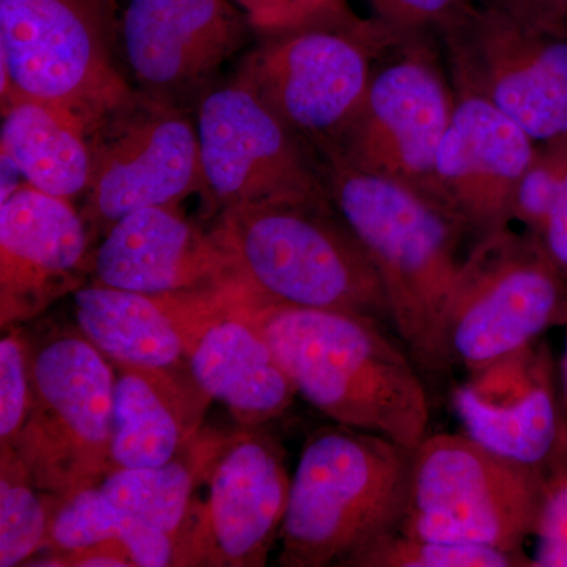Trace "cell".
<instances>
[{
  "label": "cell",
  "mask_w": 567,
  "mask_h": 567,
  "mask_svg": "<svg viewBox=\"0 0 567 567\" xmlns=\"http://www.w3.org/2000/svg\"><path fill=\"white\" fill-rule=\"evenodd\" d=\"M210 230L235 278L265 298L391 319L382 279L333 204L229 208L216 215Z\"/></svg>",
  "instance_id": "obj_5"
},
{
  "label": "cell",
  "mask_w": 567,
  "mask_h": 567,
  "mask_svg": "<svg viewBox=\"0 0 567 567\" xmlns=\"http://www.w3.org/2000/svg\"><path fill=\"white\" fill-rule=\"evenodd\" d=\"M565 275L536 235L506 227L476 240L447 308L450 364L472 374L535 344L565 311Z\"/></svg>",
  "instance_id": "obj_10"
},
{
  "label": "cell",
  "mask_w": 567,
  "mask_h": 567,
  "mask_svg": "<svg viewBox=\"0 0 567 567\" xmlns=\"http://www.w3.org/2000/svg\"><path fill=\"white\" fill-rule=\"evenodd\" d=\"M200 194L218 215L256 205H330L322 158L248 89L213 87L196 104Z\"/></svg>",
  "instance_id": "obj_11"
},
{
  "label": "cell",
  "mask_w": 567,
  "mask_h": 567,
  "mask_svg": "<svg viewBox=\"0 0 567 567\" xmlns=\"http://www.w3.org/2000/svg\"><path fill=\"white\" fill-rule=\"evenodd\" d=\"M92 175L81 213L92 238L147 207H181L200 193L196 118L185 107L140 99L91 137Z\"/></svg>",
  "instance_id": "obj_14"
},
{
  "label": "cell",
  "mask_w": 567,
  "mask_h": 567,
  "mask_svg": "<svg viewBox=\"0 0 567 567\" xmlns=\"http://www.w3.org/2000/svg\"><path fill=\"white\" fill-rule=\"evenodd\" d=\"M117 0H0V99L61 111L89 140L141 92L121 66Z\"/></svg>",
  "instance_id": "obj_3"
},
{
  "label": "cell",
  "mask_w": 567,
  "mask_h": 567,
  "mask_svg": "<svg viewBox=\"0 0 567 567\" xmlns=\"http://www.w3.org/2000/svg\"><path fill=\"white\" fill-rule=\"evenodd\" d=\"M28 344L31 406L11 445L43 494L99 486L114 468V364L76 327Z\"/></svg>",
  "instance_id": "obj_7"
},
{
  "label": "cell",
  "mask_w": 567,
  "mask_h": 567,
  "mask_svg": "<svg viewBox=\"0 0 567 567\" xmlns=\"http://www.w3.org/2000/svg\"><path fill=\"white\" fill-rule=\"evenodd\" d=\"M375 20L402 35L442 39L472 11L470 0H368Z\"/></svg>",
  "instance_id": "obj_31"
},
{
  "label": "cell",
  "mask_w": 567,
  "mask_h": 567,
  "mask_svg": "<svg viewBox=\"0 0 567 567\" xmlns=\"http://www.w3.org/2000/svg\"><path fill=\"white\" fill-rule=\"evenodd\" d=\"M563 379H565V390H566V398H567V341H566L565 358H563ZM559 450L567 451V427L563 429L561 442H559Z\"/></svg>",
  "instance_id": "obj_35"
},
{
  "label": "cell",
  "mask_w": 567,
  "mask_h": 567,
  "mask_svg": "<svg viewBox=\"0 0 567 567\" xmlns=\"http://www.w3.org/2000/svg\"><path fill=\"white\" fill-rule=\"evenodd\" d=\"M52 496L33 483L13 445H0V567L25 565L47 544Z\"/></svg>",
  "instance_id": "obj_26"
},
{
  "label": "cell",
  "mask_w": 567,
  "mask_h": 567,
  "mask_svg": "<svg viewBox=\"0 0 567 567\" xmlns=\"http://www.w3.org/2000/svg\"><path fill=\"white\" fill-rule=\"evenodd\" d=\"M412 451L385 436L336 424L308 436L284 516V567L342 566L379 537L398 532Z\"/></svg>",
  "instance_id": "obj_4"
},
{
  "label": "cell",
  "mask_w": 567,
  "mask_h": 567,
  "mask_svg": "<svg viewBox=\"0 0 567 567\" xmlns=\"http://www.w3.org/2000/svg\"><path fill=\"white\" fill-rule=\"evenodd\" d=\"M567 171V137L537 144L535 156L522 175L514 197L513 221L539 235Z\"/></svg>",
  "instance_id": "obj_28"
},
{
  "label": "cell",
  "mask_w": 567,
  "mask_h": 567,
  "mask_svg": "<svg viewBox=\"0 0 567 567\" xmlns=\"http://www.w3.org/2000/svg\"><path fill=\"white\" fill-rule=\"evenodd\" d=\"M249 24L254 35L267 37L305 28L350 20L357 13L349 0H233Z\"/></svg>",
  "instance_id": "obj_30"
},
{
  "label": "cell",
  "mask_w": 567,
  "mask_h": 567,
  "mask_svg": "<svg viewBox=\"0 0 567 567\" xmlns=\"http://www.w3.org/2000/svg\"><path fill=\"white\" fill-rule=\"evenodd\" d=\"M456 91V107L432 173L429 196L476 240L506 229L514 197L537 144L475 93Z\"/></svg>",
  "instance_id": "obj_17"
},
{
  "label": "cell",
  "mask_w": 567,
  "mask_h": 567,
  "mask_svg": "<svg viewBox=\"0 0 567 567\" xmlns=\"http://www.w3.org/2000/svg\"><path fill=\"white\" fill-rule=\"evenodd\" d=\"M92 235L73 200L22 182L0 200V327L31 322L92 275Z\"/></svg>",
  "instance_id": "obj_16"
},
{
  "label": "cell",
  "mask_w": 567,
  "mask_h": 567,
  "mask_svg": "<svg viewBox=\"0 0 567 567\" xmlns=\"http://www.w3.org/2000/svg\"><path fill=\"white\" fill-rule=\"evenodd\" d=\"M537 238L548 257L567 275V171L554 207Z\"/></svg>",
  "instance_id": "obj_34"
},
{
  "label": "cell",
  "mask_w": 567,
  "mask_h": 567,
  "mask_svg": "<svg viewBox=\"0 0 567 567\" xmlns=\"http://www.w3.org/2000/svg\"><path fill=\"white\" fill-rule=\"evenodd\" d=\"M517 20L550 31H567V0H488Z\"/></svg>",
  "instance_id": "obj_33"
},
{
  "label": "cell",
  "mask_w": 567,
  "mask_h": 567,
  "mask_svg": "<svg viewBox=\"0 0 567 567\" xmlns=\"http://www.w3.org/2000/svg\"><path fill=\"white\" fill-rule=\"evenodd\" d=\"M409 37L415 35L358 14L259 37L233 81L256 95L323 162L363 102L377 63Z\"/></svg>",
  "instance_id": "obj_6"
},
{
  "label": "cell",
  "mask_w": 567,
  "mask_h": 567,
  "mask_svg": "<svg viewBox=\"0 0 567 567\" xmlns=\"http://www.w3.org/2000/svg\"><path fill=\"white\" fill-rule=\"evenodd\" d=\"M104 543L122 544L136 567L175 565L173 537L112 503L100 486L82 488L65 498L52 496L43 550H81Z\"/></svg>",
  "instance_id": "obj_24"
},
{
  "label": "cell",
  "mask_w": 567,
  "mask_h": 567,
  "mask_svg": "<svg viewBox=\"0 0 567 567\" xmlns=\"http://www.w3.org/2000/svg\"><path fill=\"white\" fill-rule=\"evenodd\" d=\"M344 567H520L532 566L524 551L420 539L394 532L347 559Z\"/></svg>",
  "instance_id": "obj_27"
},
{
  "label": "cell",
  "mask_w": 567,
  "mask_h": 567,
  "mask_svg": "<svg viewBox=\"0 0 567 567\" xmlns=\"http://www.w3.org/2000/svg\"><path fill=\"white\" fill-rule=\"evenodd\" d=\"M156 297L182 336L194 382L238 423L259 427L289 410L298 394L292 380L264 336L224 306L219 286Z\"/></svg>",
  "instance_id": "obj_18"
},
{
  "label": "cell",
  "mask_w": 567,
  "mask_h": 567,
  "mask_svg": "<svg viewBox=\"0 0 567 567\" xmlns=\"http://www.w3.org/2000/svg\"><path fill=\"white\" fill-rule=\"evenodd\" d=\"M546 487L540 468L507 461L466 434L427 435L412 454L398 532L522 551L536 535Z\"/></svg>",
  "instance_id": "obj_8"
},
{
  "label": "cell",
  "mask_w": 567,
  "mask_h": 567,
  "mask_svg": "<svg viewBox=\"0 0 567 567\" xmlns=\"http://www.w3.org/2000/svg\"><path fill=\"white\" fill-rule=\"evenodd\" d=\"M219 297L264 336L297 393L336 424L412 453L427 436L431 410L420 368L377 320L278 303L237 278L219 286Z\"/></svg>",
  "instance_id": "obj_1"
},
{
  "label": "cell",
  "mask_w": 567,
  "mask_h": 567,
  "mask_svg": "<svg viewBox=\"0 0 567 567\" xmlns=\"http://www.w3.org/2000/svg\"><path fill=\"white\" fill-rule=\"evenodd\" d=\"M114 364V363H112ZM114 468L166 464L200 434L210 398L192 372L114 364Z\"/></svg>",
  "instance_id": "obj_21"
},
{
  "label": "cell",
  "mask_w": 567,
  "mask_h": 567,
  "mask_svg": "<svg viewBox=\"0 0 567 567\" xmlns=\"http://www.w3.org/2000/svg\"><path fill=\"white\" fill-rule=\"evenodd\" d=\"M73 300L78 330L111 363L189 371L182 336L162 298L91 282Z\"/></svg>",
  "instance_id": "obj_22"
},
{
  "label": "cell",
  "mask_w": 567,
  "mask_h": 567,
  "mask_svg": "<svg viewBox=\"0 0 567 567\" xmlns=\"http://www.w3.org/2000/svg\"><path fill=\"white\" fill-rule=\"evenodd\" d=\"M465 434L492 453L535 466L559 450V423L546 354L533 344L472 372L453 391Z\"/></svg>",
  "instance_id": "obj_20"
},
{
  "label": "cell",
  "mask_w": 567,
  "mask_h": 567,
  "mask_svg": "<svg viewBox=\"0 0 567 567\" xmlns=\"http://www.w3.org/2000/svg\"><path fill=\"white\" fill-rule=\"evenodd\" d=\"M93 282L145 295L213 289L235 278L212 230L181 207H147L123 216L93 251Z\"/></svg>",
  "instance_id": "obj_19"
},
{
  "label": "cell",
  "mask_w": 567,
  "mask_h": 567,
  "mask_svg": "<svg viewBox=\"0 0 567 567\" xmlns=\"http://www.w3.org/2000/svg\"><path fill=\"white\" fill-rule=\"evenodd\" d=\"M200 481L175 539L174 566L262 567L281 533L290 481L281 445L259 427L208 434Z\"/></svg>",
  "instance_id": "obj_12"
},
{
  "label": "cell",
  "mask_w": 567,
  "mask_h": 567,
  "mask_svg": "<svg viewBox=\"0 0 567 567\" xmlns=\"http://www.w3.org/2000/svg\"><path fill=\"white\" fill-rule=\"evenodd\" d=\"M251 33L233 0H130L121 17V50L134 87L185 110L210 91L213 76Z\"/></svg>",
  "instance_id": "obj_15"
},
{
  "label": "cell",
  "mask_w": 567,
  "mask_h": 567,
  "mask_svg": "<svg viewBox=\"0 0 567 567\" xmlns=\"http://www.w3.org/2000/svg\"><path fill=\"white\" fill-rule=\"evenodd\" d=\"M207 435L199 434L166 464L112 468L99 484L122 509L177 539L203 472Z\"/></svg>",
  "instance_id": "obj_25"
},
{
  "label": "cell",
  "mask_w": 567,
  "mask_h": 567,
  "mask_svg": "<svg viewBox=\"0 0 567 567\" xmlns=\"http://www.w3.org/2000/svg\"><path fill=\"white\" fill-rule=\"evenodd\" d=\"M439 41L409 37L382 55L363 102L323 162L405 183L429 196L436 152L456 107Z\"/></svg>",
  "instance_id": "obj_9"
},
{
  "label": "cell",
  "mask_w": 567,
  "mask_h": 567,
  "mask_svg": "<svg viewBox=\"0 0 567 567\" xmlns=\"http://www.w3.org/2000/svg\"><path fill=\"white\" fill-rule=\"evenodd\" d=\"M2 155L22 181L40 192L74 200L84 196L92 175V145L61 111L33 100L2 106Z\"/></svg>",
  "instance_id": "obj_23"
},
{
  "label": "cell",
  "mask_w": 567,
  "mask_h": 567,
  "mask_svg": "<svg viewBox=\"0 0 567 567\" xmlns=\"http://www.w3.org/2000/svg\"><path fill=\"white\" fill-rule=\"evenodd\" d=\"M535 536L537 548L532 566L567 567V476L547 484Z\"/></svg>",
  "instance_id": "obj_32"
},
{
  "label": "cell",
  "mask_w": 567,
  "mask_h": 567,
  "mask_svg": "<svg viewBox=\"0 0 567 567\" xmlns=\"http://www.w3.org/2000/svg\"><path fill=\"white\" fill-rule=\"evenodd\" d=\"M323 167L331 203L371 257L410 357L421 371L447 372L446 315L465 230L413 186L341 163Z\"/></svg>",
  "instance_id": "obj_2"
},
{
  "label": "cell",
  "mask_w": 567,
  "mask_h": 567,
  "mask_svg": "<svg viewBox=\"0 0 567 567\" xmlns=\"http://www.w3.org/2000/svg\"><path fill=\"white\" fill-rule=\"evenodd\" d=\"M31 395L28 336L11 327L0 341V445H11L20 434Z\"/></svg>",
  "instance_id": "obj_29"
},
{
  "label": "cell",
  "mask_w": 567,
  "mask_h": 567,
  "mask_svg": "<svg viewBox=\"0 0 567 567\" xmlns=\"http://www.w3.org/2000/svg\"><path fill=\"white\" fill-rule=\"evenodd\" d=\"M440 43L454 89L494 104L536 144L567 137V31L536 28L487 2Z\"/></svg>",
  "instance_id": "obj_13"
}]
</instances>
